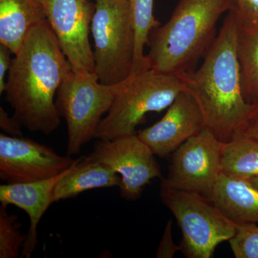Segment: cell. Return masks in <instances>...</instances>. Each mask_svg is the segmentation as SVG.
<instances>
[{"label":"cell","instance_id":"6da1fadb","mask_svg":"<svg viewBox=\"0 0 258 258\" xmlns=\"http://www.w3.org/2000/svg\"><path fill=\"white\" fill-rule=\"evenodd\" d=\"M72 71L47 20L29 33L12 60L5 93L13 116L32 132L50 135L61 123L57 90Z\"/></svg>","mask_w":258,"mask_h":258},{"label":"cell","instance_id":"7a4b0ae2","mask_svg":"<svg viewBox=\"0 0 258 258\" xmlns=\"http://www.w3.org/2000/svg\"><path fill=\"white\" fill-rule=\"evenodd\" d=\"M239 24L233 8L201 66L179 76L201 109L207 128L224 142L241 133L258 108L247 101L242 88L237 50Z\"/></svg>","mask_w":258,"mask_h":258},{"label":"cell","instance_id":"3957f363","mask_svg":"<svg viewBox=\"0 0 258 258\" xmlns=\"http://www.w3.org/2000/svg\"><path fill=\"white\" fill-rule=\"evenodd\" d=\"M235 0H179L169 20L149 35L150 69L179 76L193 71L215 40L217 22Z\"/></svg>","mask_w":258,"mask_h":258},{"label":"cell","instance_id":"277c9868","mask_svg":"<svg viewBox=\"0 0 258 258\" xmlns=\"http://www.w3.org/2000/svg\"><path fill=\"white\" fill-rule=\"evenodd\" d=\"M109 111L100 122L94 139L110 140L136 134L145 115L167 109L184 91L179 76L149 69L113 86Z\"/></svg>","mask_w":258,"mask_h":258},{"label":"cell","instance_id":"5b68a950","mask_svg":"<svg viewBox=\"0 0 258 258\" xmlns=\"http://www.w3.org/2000/svg\"><path fill=\"white\" fill-rule=\"evenodd\" d=\"M91 32L94 42V73L107 86L132 75L135 32L128 0H95Z\"/></svg>","mask_w":258,"mask_h":258},{"label":"cell","instance_id":"8992f818","mask_svg":"<svg viewBox=\"0 0 258 258\" xmlns=\"http://www.w3.org/2000/svg\"><path fill=\"white\" fill-rule=\"evenodd\" d=\"M160 198L182 232L181 250L189 258H211L219 244L235 235L237 223L210 199L161 185Z\"/></svg>","mask_w":258,"mask_h":258},{"label":"cell","instance_id":"52a82bcc","mask_svg":"<svg viewBox=\"0 0 258 258\" xmlns=\"http://www.w3.org/2000/svg\"><path fill=\"white\" fill-rule=\"evenodd\" d=\"M113 86L98 81L95 73L68 75L56 94L55 104L67 123V155H77L94 139L97 128L113 102Z\"/></svg>","mask_w":258,"mask_h":258},{"label":"cell","instance_id":"ba28073f","mask_svg":"<svg viewBox=\"0 0 258 258\" xmlns=\"http://www.w3.org/2000/svg\"><path fill=\"white\" fill-rule=\"evenodd\" d=\"M224 144L208 128L188 139L173 153L169 173L161 185L200 194L211 200L222 173Z\"/></svg>","mask_w":258,"mask_h":258},{"label":"cell","instance_id":"9c48e42d","mask_svg":"<svg viewBox=\"0 0 258 258\" xmlns=\"http://www.w3.org/2000/svg\"><path fill=\"white\" fill-rule=\"evenodd\" d=\"M154 156L135 134L110 140L98 139L88 157L118 174L121 178V198L136 200L152 179L162 176Z\"/></svg>","mask_w":258,"mask_h":258},{"label":"cell","instance_id":"30bf717a","mask_svg":"<svg viewBox=\"0 0 258 258\" xmlns=\"http://www.w3.org/2000/svg\"><path fill=\"white\" fill-rule=\"evenodd\" d=\"M47 21L76 74L94 73L93 50L89 41L95 0H42Z\"/></svg>","mask_w":258,"mask_h":258},{"label":"cell","instance_id":"8fae6325","mask_svg":"<svg viewBox=\"0 0 258 258\" xmlns=\"http://www.w3.org/2000/svg\"><path fill=\"white\" fill-rule=\"evenodd\" d=\"M23 137L0 134V179L6 184L34 182L60 175L81 159Z\"/></svg>","mask_w":258,"mask_h":258},{"label":"cell","instance_id":"7c38bea8","mask_svg":"<svg viewBox=\"0 0 258 258\" xmlns=\"http://www.w3.org/2000/svg\"><path fill=\"white\" fill-rule=\"evenodd\" d=\"M205 128L206 123L198 103L184 90L167 108L164 116L152 126L139 132L138 137L154 155L164 158Z\"/></svg>","mask_w":258,"mask_h":258},{"label":"cell","instance_id":"4fadbf2b","mask_svg":"<svg viewBox=\"0 0 258 258\" xmlns=\"http://www.w3.org/2000/svg\"><path fill=\"white\" fill-rule=\"evenodd\" d=\"M74 166L60 175L50 179L34 182L4 184L0 186V203L8 206L18 207L26 212L30 219L26 240L20 253L22 257H32L38 244L37 227L47 209L54 203V189L56 184Z\"/></svg>","mask_w":258,"mask_h":258},{"label":"cell","instance_id":"5bb4252c","mask_svg":"<svg viewBox=\"0 0 258 258\" xmlns=\"http://www.w3.org/2000/svg\"><path fill=\"white\" fill-rule=\"evenodd\" d=\"M45 20L42 0H0V44L16 55L32 29Z\"/></svg>","mask_w":258,"mask_h":258},{"label":"cell","instance_id":"9a60e30c","mask_svg":"<svg viewBox=\"0 0 258 258\" xmlns=\"http://www.w3.org/2000/svg\"><path fill=\"white\" fill-rule=\"evenodd\" d=\"M211 200L235 223L258 224V189L249 179L222 173Z\"/></svg>","mask_w":258,"mask_h":258},{"label":"cell","instance_id":"2e32d148","mask_svg":"<svg viewBox=\"0 0 258 258\" xmlns=\"http://www.w3.org/2000/svg\"><path fill=\"white\" fill-rule=\"evenodd\" d=\"M120 184L121 178L109 167L88 157L81 158L56 184L54 203L76 198L88 190L120 187Z\"/></svg>","mask_w":258,"mask_h":258},{"label":"cell","instance_id":"e0dca14e","mask_svg":"<svg viewBox=\"0 0 258 258\" xmlns=\"http://www.w3.org/2000/svg\"><path fill=\"white\" fill-rule=\"evenodd\" d=\"M237 50L244 97L258 106V21L240 19Z\"/></svg>","mask_w":258,"mask_h":258},{"label":"cell","instance_id":"ac0fdd59","mask_svg":"<svg viewBox=\"0 0 258 258\" xmlns=\"http://www.w3.org/2000/svg\"><path fill=\"white\" fill-rule=\"evenodd\" d=\"M222 169L227 175L242 179L258 176V141L238 134L225 142Z\"/></svg>","mask_w":258,"mask_h":258},{"label":"cell","instance_id":"d6986e66","mask_svg":"<svg viewBox=\"0 0 258 258\" xmlns=\"http://www.w3.org/2000/svg\"><path fill=\"white\" fill-rule=\"evenodd\" d=\"M128 1L135 32V52L132 73L134 75L150 69L147 56L144 54V47L147 45L151 32L161 23L154 15V0Z\"/></svg>","mask_w":258,"mask_h":258},{"label":"cell","instance_id":"ffe728a7","mask_svg":"<svg viewBox=\"0 0 258 258\" xmlns=\"http://www.w3.org/2000/svg\"><path fill=\"white\" fill-rule=\"evenodd\" d=\"M8 205L0 207V258H17L26 240V234L20 232L18 217L7 211Z\"/></svg>","mask_w":258,"mask_h":258},{"label":"cell","instance_id":"44dd1931","mask_svg":"<svg viewBox=\"0 0 258 258\" xmlns=\"http://www.w3.org/2000/svg\"><path fill=\"white\" fill-rule=\"evenodd\" d=\"M229 242L236 258H258L257 224L237 223Z\"/></svg>","mask_w":258,"mask_h":258},{"label":"cell","instance_id":"7402d4cb","mask_svg":"<svg viewBox=\"0 0 258 258\" xmlns=\"http://www.w3.org/2000/svg\"><path fill=\"white\" fill-rule=\"evenodd\" d=\"M172 224V220H169L166 223L160 243L158 247L156 257L172 258L176 252L181 250V246L174 243L173 240Z\"/></svg>","mask_w":258,"mask_h":258},{"label":"cell","instance_id":"603a6c76","mask_svg":"<svg viewBox=\"0 0 258 258\" xmlns=\"http://www.w3.org/2000/svg\"><path fill=\"white\" fill-rule=\"evenodd\" d=\"M235 8L242 21H258V0H235Z\"/></svg>","mask_w":258,"mask_h":258},{"label":"cell","instance_id":"cb8c5ba5","mask_svg":"<svg viewBox=\"0 0 258 258\" xmlns=\"http://www.w3.org/2000/svg\"><path fill=\"white\" fill-rule=\"evenodd\" d=\"M0 127L10 136L23 137V125L15 119L13 115L10 116L3 106L0 107Z\"/></svg>","mask_w":258,"mask_h":258},{"label":"cell","instance_id":"d4e9b609","mask_svg":"<svg viewBox=\"0 0 258 258\" xmlns=\"http://www.w3.org/2000/svg\"><path fill=\"white\" fill-rule=\"evenodd\" d=\"M12 52L5 47V45L0 44V94L5 93V89H6L7 81L5 80L7 72L10 70V66H11L12 60L11 56Z\"/></svg>","mask_w":258,"mask_h":258},{"label":"cell","instance_id":"484cf974","mask_svg":"<svg viewBox=\"0 0 258 258\" xmlns=\"http://www.w3.org/2000/svg\"><path fill=\"white\" fill-rule=\"evenodd\" d=\"M240 134L258 141V108L253 116L249 120L247 124Z\"/></svg>","mask_w":258,"mask_h":258},{"label":"cell","instance_id":"4316f807","mask_svg":"<svg viewBox=\"0 0 258 258\" xmlns=\"http://www.w3.org/2000/svg\"><path fill=\"white\" fill-rule=\"evenodd\" d=\"M249 181L258 189V176H254V177L251 178V179H249Z\"/></svg>","mask_w":258,"mask_h":258}]
</instances>
